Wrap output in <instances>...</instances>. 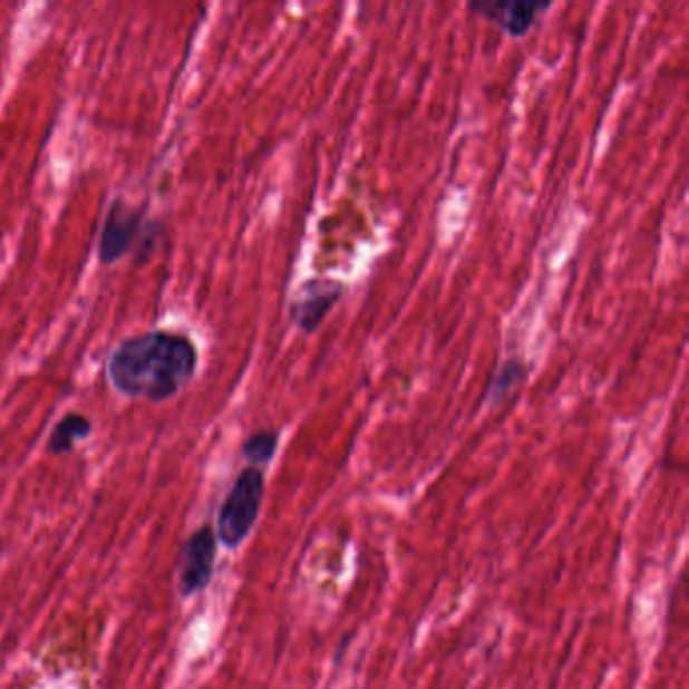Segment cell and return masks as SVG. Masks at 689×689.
Masks as SVG:
<instances>
[{"label":"cell","mask_w":689,"mask_h":689,"mask_svg":"<svg viewBox=\"0 0 689 689\" xmlns=\"http://www.w3.org/2000/svg\"><path fill=\"white\" fill-rule=\"evenodd\" d=\"M0 554H2V542H0Z\"/></svg>","instance_id":"obj_10"},{"label":"cell","mask_w":689,"mask_h":689,"mask_svg":"<svg viewBox=\"0 0 689 689\" xmlns=\"http://www.w3.org/2000/svg\"><path fill=\"white\" fill-rule=\"evenodd\" d=\"M198 368V348L191 336L151 330L128 336L108 358L111 388L126 399L166 402L183 390Z\"/></svg>","instance_id":"obj_1"},{"label":"cell","mask_w":689,"mask_h":689,"mask_svg":"<svg viewBox=\"0 0 689 689\" xmlns=\"http://www.w3.org/2000/svg\"><path fill=\"white\" fill-rule=\"evenodd\" d=\"M526 377H528V370L524 367V362H520L516 358H510L502 367L497 368L492 382L487 385L485 402H489V405L502 402L514 388L520 387L526 380Z\"/></svg>","instance_id":"obj_8"},{"label":"cell","mask_w":689,"mask_h":689,"mask_svg":"<svg viewBox=\"0 0 689 689\" xmlns=\"http://www.w3.org/2000/svg\"><path fill=\"white\" fill-rule=\"evenodd\" d=\"M263 497L265 474L263 469L248 465L245 469H241L219 510L215 530L219 544L235 550L249 538L258 524Z\"/></svg>","instance_id":"obj_3"},{"label":"cell","mask_w":689,"mask_h":689,"mask_svg":"<svg viewBox=\"0 0 689 689\" xmlns=\"http://www.w3.org/2000/svg\"><path fill=\"white\" fill-rule=\"evenodd\" d=\"M219 538L211 524H203L186 538L178 556V593L183 599L203 593L215 574Z\"/></svg>","instance_id":"obj_4"},{"label":"cell","mask_w":689,"mask_h":689,"mask_svg":"<svg viewBox=\"0 0 689 689\" xmlns=\"http://www.w3.org/2000/svg\"><path fill=\"white\" fill-rule=\"evenodd\" d=\"M342 293L344 285L340 281L323 278L303 281L290 302L288 316L291 323L302 330L303 334H312L320 328L323 318L332 312Z\"/></svg>","instance_id":"obj_5"},{"label":"cell","mask_w":689,"mask_h":689,"mask_svg":"<svg viewBox=\"0 0 689 689\" xmlns=\"http://www.w3.org/2000/svg\"><path fill=\"white\" fill-rule=\"evenodd\" d=\"M162 229L158 221H146L142 208H132L122 198L109 205L108 215L99 233L97 258L104 265H114L136 251L138 263L151 261L154 249L161 243Z\"/></svg>","instance_id":"obj_2"},{"label":"cell","mask_w":689,"mask_h":689,"mask_svg":"<svg viewBox=\"0 0 689 689\" xmlns=\"http://www.w3.org/2000/svg\"><path fill=\"white\" fill-rule=\"evenodd\" d=\"M550 2H528V0H514V2H469V11L477 12L485 21L496 22L502 31L510 37H524L528 35L534 22L538 21L542 12L549 11Z\"/></svg>","instance_id":"obj_6"},{"label":"cell","mask_w":689,"mask_h":689,"mask_svg":"<svg viewBox=\"0 0 689 689\" xmlns=\"http://www.w3.org/2000/svg\"><path fill=\"white\" fill-rule=\"evenodd\" d=\"M280 447V431H271V429H263V431H255L249 435L248 439L243 441L241 453L243 457L248 459L251 467H265L273 462L275 453Z\"/></svg>","instance_id":"obj_9"},{"label":"cell","mask_w":689,"mask_h":689,"mask_svg":"<svg viewBox=\"0 0 689 689\" xmlns=\"http://www.w3.org/2000/svg\"><path fill=\"white\" fill-rule=\"evenodd\" d=\"M94 431V423L81 413H67L55 425L54 431L47 441V452L51 455H65L76 449L79 441H86Z\"/></svg>","instance_id":"obj_7"}]
</instances>
